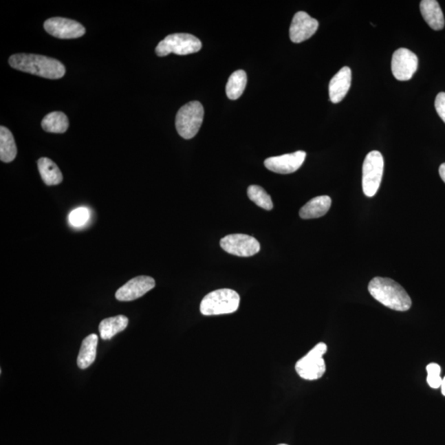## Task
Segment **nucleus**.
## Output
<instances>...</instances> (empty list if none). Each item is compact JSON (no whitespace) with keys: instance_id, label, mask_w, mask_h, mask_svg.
<instances>
[{"instance_id":"5","label":"nucleus","mask_w":445,"mask_h":445,"mask_svg":"<svg viewBox=\"0 0 445 445\" xmlns=\"http://www.w3.org/2000/svg\"><path fill=\"white\" fill-rule=\"evenodd\" d=\"M202 47V41L188 33H175L169 35L157 45L155 52L160 57L174 53L178 56H186L198 52Z\"/></svg>"},{"instance_id":"30","label":"nucleus","mask_w":445,"mask_h":445,"mask_svg":"<svg viewBox=\"0 0 445 445\" xmlns=\"http://www.w3.org/2000/svg\"><path fill=\"white\" fill-rule=\"evenodd\" d=\"M278 445H287V444H278Z\"/></svg>"},{"instance_id":"2","label":"nucleus","mask_w":445,"mask_h":445,"mask_svg":"<svg viewBox=\"0 0 445 445\" xmlns=\"http://www.w3.org/2000/svg\"><path fill=\"white\" fill-rule=\"evenodd\" d=\"M368 290L373 299L391 310L405 312L411 307L409 294L392 279L373 278L369 282Z\"/></svg>"},{"instance_id":"21","label":"nucleus","mask_w":445,"mask_h":445,"mask_svg":"<svg viewBox=\"0 0 445 445\" xmlns=\"http://www.w3.org/2000/svg\"><path fill=\"white\" fill-rule=\"evenodd\" d=\"M67 116L61 111H53L45 116L41 122L43 130L50 133L63 134L69 128Z\"/></svg>"},{"instance_id":"6","label":"nucleus","mask_w":445,"mask_h":445,"mask_svg":"<svg viewBox=\"0 0 445 445\" xmlns=\"http://www.w3.org/2000/svg\"><path fill=\"white\" fill-rule=\"evenodd\" d=\"M327 347L325 343H320L307 353L305 356L298 360L295 369L299 376L305 380H317L326 372V364L323 356L326 354Z\"/></svg>"},{"instance_id":"15","label":"nucleus","mask_w":445,"mask_h":445,"mask_svg":"<svg viewBox=\"0 0 445 445\" xmlns=\"http://www.w3.org/2000/svg\"><path fill=\"white\" fill-rule=\"evenodd\" d=\"M420 8L424 19L435 31L444 27V18L442 8L436 0H422Z\"/></svg>"},{"instance_id":"9","label":"nucleus","mask_w":445,"mask_h":445,"mask_svg":"<svg viewBox=\"0 0 445 445\" xmlns=\"http://www.w3.org/2000/svg\"><path fill=\"white\" fill-rule=\"evenodd\" d=\"M418 58L413 52L400 48L393 53L392 58V72L399 81L410 80L417 72Z\"/></svg>"},{"instance_id":"20","label":"nucleus","mask_w":445,"mask_h":445,"mask_svg":"<svg viewBox=\"0 0 445 445\" xmlns=\"http://www.w3.org/2000/svg\"><path fill=\"white\" fill-rule=\"evenodd\" d=\"M18 153L12 132L6 127H0V160L3 163L14 161Z\"/></svg>"},{"instance_id":"13","label":"nucleus","mask_w":445,"mask_h":445,"mask_svg":"<svg viewBox=\"0 0 445 445\" xmlns=\"http://www.w3.org/2000/svg\"><path fill=\"white\" fill-rule=\"evenodd\" d=\"M305 151H297L287 155L270 157L265 160L264 164L270 171L280 174H290L296 172L306 159Z\"/></svg>"},{"instance_id":"29","label":"nucleus","mask_w":445,"mask_h":445,"mask_svg":"<svg viewBox=\"0 0 445 445\" xmlns=\"http://www.w3.org/2000/svg\"><path fill=\"white\" fill-rule=\"evenodd\" d=\"M440 388H442V394L444 395V396H445V376L443 378L442 384V387H440Z\"/></svg>"},{"instance_id":"25","label":"nucleus","mask_w":445,"mask_h":445,"mask_svg":"<svg viewBox=\"0 0 445 445\" xmlns=\"http://www.w3.org/2000/svg\"><path fill=\"white\" fill-rule=\"evenodd\" d=\"M435 107L439 118L445 123V93H439L435 98Z\"/></svg>"},{"instance_id":"18","label":"nucleus","mask_w":445,"mask_h":445,"mask_svg":"<svg viewBox=\"0 0 445 445\" xmlns=\"http://www.w3.org/2000/svg\"><path fill=\"white\" fill-rule=\"evenodd\" d=\"M128 323L129 319L124 315L104 319L99 324L100 336L102 340H110L119 332L126 329Z\"/></svg>"},{"instance_id":"7","label":"nucleus","mask_w":445,"mask_h":445,"mask_svg":"<svg viewBox=\"0 0 445 445\" xmlns=\"http://www.w3.org/2000/svg\"><path fill=\"white\" fill-rule=\"evenodd\" d=\"M384 158L380 152L374 151L366 155L362 177V187L366 197H373L377 193L384 173Z\"/></svg>"},{"instance_id":"16","label":"nucleus","mask_w":445,"mask_h":445,"mask_svg":"<svg viewBox=\"0 0 445 445\" xmlns=\"http://www.w3.org/2000/svg\"><path fill=\"white\" fill-rule=\"evenodd\" d=\"M332 206V199L328 195H320L310 199L299 210V216L303 219H317L325 215Z\"/></svg>"},{"instance_id":"17","label":"nucleus","mask_w":445,"mask_h":445,"mask_svg":"<svg viewBox=\"0 0 445 445\" xmlns=\"http://www.w3.org/2000/svg\"><path fill=\"white\" fill-rule=\"evenodd\" d=\"M98 343V336L96 334H91L83 340L77 359L78 368L85 369L94 363L97 356Z\"/></svg>"},{"instance_id":"4","label":"nucleus","mask_w":445,"mask_h":445,"mask_svg":"<svg viewBox=\"0 0 445 445\" xmlns=\"http://www.w3.org/2000/svg\"><path fill=\"white\" fill-rule=\"evenodd\" d=\"M204 118V108L202 103L193 101L185 104L177 111L176 128L178 134L186 140L197 135Z\"/></svg>"},{"instance_id":"28","label":"nucleus","mask_w":445,"mask_h":445,"mask_svg":"<svg viewBox=\"0 0 445 445\" xmlns=\"http://www.w3.org/2000/svg\"><path fill=\"white\" fill-rule=\"evenodd\" d=\"M439 173L440 177L442 178V180L445 183V163L440 165Z\"/></svg>"},{"instance_id":"24","label":"nucleus","mask_w":445,"mask_h":445,"mask_svg":"<svg viewBox=\"0 0 445 445\" xmlns=\"http://www.w3.org/2000/svg\"><path fill=\"white\" fill-rule=\"evenodd\" d=\"M90 219V210L86 207H80L70 212L69 222L74 228L85 226Z\"/></svg>"},{"instance_id":"11","label":"nucleus","mask_w":445,"mask_h":445,"mask_svg":"<svg viewBox=\"0 0 445 445\" xmlns=\"http://www.w3.org/2000/svg\"><path fill=\"white\" fill-rule=\"evenodd\" d=\"M155 279L140 276L131 279L116 291V299L119 301L128 302L144 296V295L155 288Z\"/></svg>"},{"instance_id":"27","label":"nucleus","mask_w":445,"mask_h":445,"mask_svg":"<svg viewBox=\"0 0 445 445\" xmlns=\"http://www.w3.org/2000/svg\"><path fill=\"white\" fill-rule=\"evenodd\" d=\"M426 371L428 374H439L442 373V368L438 364L431 363L427 365Z\"/></svg>"},{"instance_id":"12","label":"nucleus","mask_w":445,"mask_h":445,"mask_svg":"<svg viewBox=\"0 0 445 445\" xmlns=\"http://www.w3.org/2000/svg\"><path fill=\"white\" fill-rule=\"evenodd\" d=\"M317 20L312 18L305 12L295 14L290 28V40L294 43H301L315 34L318 28Z\"/></svg>"},{"instance_id":"22","label":"nucleus","mask_w":445,"mask_h":445,"mask_svg":"<svg viewBox=\"0 0 445 445\" xmlns=\"http://www.w3.org/2000/svg\"><path fill=\"white\" fill-rule=\"evenodd\" d=\"M248 82L247 74L244 70H237L231 74L226 85V94L231 100L238 99L243 94Z\"/></svg>"},{"instance_id":"10","label":"nucleus","mask_w":445,"mask_h":445,"mask_svg":"<svg viewBox=\"0 0 445 445\" xmlns=\"http://www.w3.org/2000/svg\"><path fill=\"white\" fill-rule=\"evenodd\" d=\"M45 30L61 39H78L85 34V28L80 23L65 18H52L45 21Z\"/></svg>"},{"instance_id":"26","label":"nucleus","mask_w":445,"mask_h":445,"mask_svg":"<svg viewBox=\"0 0 445 445\" xmlns=\"http://www.w3.org/2000/svg\"><path fill=\"white\" fill-rule=\"evenodd\" d=\"M443 378L439 374H428L427 382L431 388L437 389L442 387Z\"/></svg>"},{"instance_id":"3","label":"nucleus","mask_w":445,"mask_h":445,"mask_svg":"<svg viewBox=\"0 0 445 445\" xmlns=\"http://www.w3.org/2000/svg\"><path fill=\"white\" fill-rule=\"evenodd\" d=\"M240 296L236 291L217 290L204 297L199 310L205 316L230 314L238 310Z\"/></svg>"},{"instance_id":"8","label":"nucleus","mask_w":445,"mask_h":445,"mask_svg":"<svg viewBox=\"0 0 445 445\" xmlns=\"http://www.w3.org/2000/svg\"><path fill=\"white\" fill-rule=\"evenodd\" d=\"M220 246L230 254L248 257L259 253L260 243L255 238L247 235H230L220 240Z\"/></svg>"},{"instance_id":"23","label":"nucleus","mask_w":445,"mask_h":445,"mask_svg":"<svg viewBox=\"0 0 445 445\" xmlns=\"http://www.w3.org/2000/svg\"><path fill=\"white\" fill-rule=\"evenodd\" d=\"M248 195L252 202H254L257 206L263 208V209L265 210L273 209L272 199L263 187L257 185L249 186Z\"/></svg>"},{"instance_id":"1","label":"nucleus","mask_w":445,"mask_h":445,"mask_svg":"<svg viewBox=\"0 0 445 445\" xmlns=\"http://www.w3.org/2000/svg\"><path fill=\"white\" fill-rule=\"evenodd\" d=\"M8 62L12 68L50 80H58L65 74V65L61 61L45 56L16 54Z\"/></svg>"},{"instance_id":"14","label":"nucleus","mask_w":445,"mask_h":445,"mask_svg":"<svg viewBox=\"0 0 445 445\" xmlns=\"http://www.w3.org/2000/svg\"><path fill=\"white\" fill-rule=\"evenodd\" d=\"M351 85V70L343 67L332 78L329 84V98L332 103H339L346 97Z\"/></svg>"},{"instance_id":"19","label":"nucleus","mask_w":445,"mask_h":445,"mask_svg":"<svg viewBox=\"0 0 445 445\" xmlns=\"http://www.w3.org/2000/svg\"><path fill=\"white\" fill-rule=\"evenodd\" d=\"M41 179L47 186L60 184L63 181V175L58 166L48 158H41L37 162Z\"/></svg>"}]
</instances>
